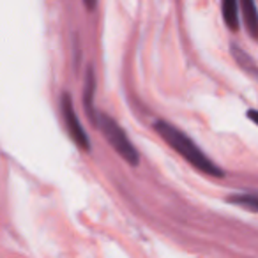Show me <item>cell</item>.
<instances>
[{"label": "cell", "instance_id": "cell-1", "mask_svg": "<svg viewBox=\"0 0 258 258\" xmlns=\"http://www.w3.org/2000/svg\"><path fill=\"white\" fill-rule=\"evenodd\" d=\"M154 131L173 149L177 151L189 165H193L198 172L207 173L212 177H223L225 172L216 165L212 159H209V156L202 151L197 145V142H193V138L187 137L184 131H180L177 125L170 124L166 120H156L154 122Z\"/></svg>", "mask_w": 258, "mask_h": 258}, {"label": "cell", "instance_id": "cell-4", "mask_svg": "<svg viewBox=\"0 0 258 258\" xmlns=\"http://www.w3.org/2000/svg\"><path fill=\"white\" fill-rule=\"evenodd\" d=\"M94 92H96V75H94V69L89 68L85 73V85H83V106H85L87 117L96 124L97 111L94 108Z\"/></svg>", "mask_w": 258, "mask_h": 258}, {"label": "cell", "instance_id": "cell-7", "mask_svg": "<svg viewBox=\"0 0 258 258\" xmlns=\"http://www.w3.org/2000/svg\"><path fill=\"white\" fill-rule=\"evenodd\" d=\"M221 15L225 20L226 27H228L232 32L239 30V4L235 0H223L221 4Z\"/></svg>", "mask_w": 258, "mask_h": 258}, {"label": "cell", "instance_id": "cell-6", "mask_svg": "<svg viewBox=\"0 0 258 258\" xmlns=\"http://www.w3.org/2000/svg\"><path fill=\"white\" fill-rule=\"evenodd\" d=\"M230 51H232V57L235 58L239 68L242 69L244 73H247L249 76H253V78L258 80V66H256V62L251 58V55L246 53V51H244L240 46H237V44H232V46H230Z\"/></svg>", "mask_w": 258, "mask_h": 258}, {"label": "cell", "instance_id": "cell-5", "mask_svg": "<svg viewBox=\"0 0 258 258\" xmlns=\"http://www.w3.org/2000/svg\"><path fill=\"white\" fill-rule=\"evenodd\" d=\"M240 11H242V20L246 30L253 39H258V8L253 0H244L240 4Z\"/></svg>", "mask_w": 258, "mask_h": 258}, {"label": "cell", "instance_id": "cell-3", "mask_svg": "<svg viewBox=\"0 0 258 258\" xmlns=\"http://www.w3.org/2000/svg\"><path fill=\"white\" fill-rule=\"evenodd\" d=\"M60 111H62V118H64V124H66V129H68L69 137L71 140L78 145L82 151L89 152L90 151V140H89V135L87 131L83 129L82 122H80L78 115H76V110H75V104H73V99H71V94L69 92H64L60 97Z\"/></svg>", "mask_w": 258, "mask_h": 258}, {"label": "cell", "instance_id": "cell-8", "mask_svg": "<svg viewBox=\"0 0 258 258\" xmlns=\"http://www.w3.org/2000/svg\"><path fill=\"white\" fill-rule=\"evenodd\" d=\"M226 202L233 205H239V207H244L251 212H258V195H253V193L232 195V197L226 198Z\"/></svg>", "mask_w": 258, "mask_h": 258}, {"label": "cell", "instance_id": "cell-2", "mask_svg": "<svg viewBox=\"0 0 258 258\" xmlns=\"http://www.w3.org/2000/svg\"><path fill=\"white\" fill-rule=\"evenodd\" d=\"M96 127L103 133V137L108 140L111 149H113L125 163H129L131 166H138V163H140V154H138L133 142L129 140L125 131L118 125V122L115 120V118H111L108 113H97Z\"/></svg>", "mask_w": 258, "mask_h": 258}, {"label": "cell", "instance_id": "cell-9", "mask_svg": "<svg viewBox=\"0 0 258 258\" xmlns=\"http://www.w3.org/2000/svg\"><path fill=\"white\" fill-rule=\"evenodd\" d=\"M247 118H249L251 122H254V124L258 125V110H247Z\"/></svg>", "mask_w": 258, "mask_h": 258}]
</instances>
